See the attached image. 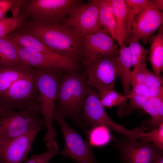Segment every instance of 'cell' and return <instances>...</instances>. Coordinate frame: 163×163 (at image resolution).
<instances>
[{"label": "cell", "instance_id": "6da1fadb", "mask_svg": "<svg viewBox=\"0 0 163 163\" xmlns=\"http://www.w3.org/2000/svg\"><path fill=\"white\" fill-rule=\"evenodd\" d=\"M17 29L35 37L56 54L75 62L82 63L85 35L77 30L61 24L36 23L27 19Z\"/></svg>", "mask_w": 163, "mask_h": 163}, {"label": "cell", "instance_id": "7a4b0ae2", "mask_svg": "<svg viewBox=\"0 0 163 163\" xmlns=\"http://www.w3.org/2000/svg\"><path fill=\"white\" fill-rule=\"evenodd\" d=\"M89 88L85 73L73 71L63 73L59 80L55 107L65 117L71 118L85 133L87 129L80 115Z\"/></svg>", "mask_w": 163, "mask_h": 163}, {"label": "cell", "instance_id": "3957f363", "mask_svg": "<svg viewBox=\"0 0 163 163\" xmlns=\"http://www.w3.org/2000/svg\"><path fill=\"white\" fill-rule=\"evenodd\" d=\"M62 73L53 70L36 68V84L39 97V110L46 128L43 141L46 142L47 148L58 147L53 121L59 80Z\"/></svg>", "mask_w": 163, "mask_h": 163}, {"label": "cell", "instance_id": "277c9868", "mask_svg": "<svg viewBox=\"0 0 163 163\" xmlns=\"http://www.w3.org/2000/svg\"><path fill=\"white\" fill-rule=\"evenodd\" d=\"M81 0H21L19 13L37 24L57 25L62 24Z\"/></svg>", "mask_w": 163, "mask_h": 163}, {"label": "cell", "instance_id": "5b68a950", "mask_svg": "<svg viewBox=\"0 0 163 163\" xmlns=\"http://www.w3.org/2000/svg\"><path fill=\"white\" fill-rule=\"evenodd\" d=\"M44 126L38 108L6 110L0 116V142L12 140L32 129Z\"/></svg>", "mask_w": 163, "mask_h": 163}, {"label": "cell", "instance_id": "8992f818", "mask_svg": "<svg viewBox=\"0 0 163 163\" xmlns=\"http://www.w3.org/2000/svg\"><path fill=\"white\" fill-rule=\"evenodd\" d=\"M94 88L89 86L88 93L83 103L80 115L82 121L90 130V127L103 126L124 137L134 140L140 135L138 127L132 129L126 128L114 122L105 111Z\"/></svg>", "mask_w": 163, "mask_h": 163}, {"label": "cell", "instance_id": "52a82bcc", "mask_svg": "<svg viewBox=\"0 0 163 163\" xmlns=\"http://www.w3.org/2000/svg\"><path fill=\"white\" fill-rule=\"evenodd\" d=\"M118 56H106L82 62L86 83L97 90L99 98L108 90L114 88L116 80L121 76Z\"/></svg>", "mask_w": 163, "mask_h": 163}, {"label": "cell", "instance_id": "ba28073f", "mask_svg": "<svg viewBox=\"0 0 163 163\" xmlns=\"http://www.w3.org/2000/svg\"><path fill=\"white\" fill-rule=\"evenodd\" d=\"M0 99L7 110L39 108V97L36 68H31L27 74L15 81Z\"/></svg>", "mask_w": 163, "mask_h": 163}, {"label": "cell", "instance_id": "9c48e42d", "mask_svg": "<svg viewBox=\"0 0 163 163\" xmlns=\"http://www.w3.org/2000/svg\"><path fill=\"white\" fill-rule=\"evenodd\" d=\"M54 119L63 134L65 146L59 154L76 163H97L93 154L92 146L67 123L65 117L55 108Z\"/></svg>", "mask_w": 163, "mask_h": 163}, {"label": "cell", "instance_id": "30bf717a", "mask_svg": "<svg viewBox=\"0 0 163 163\" xmlns=\"http://www.w3.org/2000/svg\"><path fill=\"white\" fill-rule=\"evenodd\" d=\"M114 140L112 146L120 154L122 163H152L163 155V150L151 143L125 137Z\"/></svg>", "mask_w": 163, "mask_h": 163}, {"label": "cell", "instance_id": "8fae6325", "mask_svg": "<svg viewBox=\"0 0 163 163\" xmlns=\"http://www.w3.org/2000/svg\"><path fill=\"white\" fill-rule=\"evenodd\" d=\"M100 0H90L74 8L61 25L77 30L84 35L104 31L100 23Z\"/></svg>", "mask_w": 163, "mask_h": 163}, {"label": "cell", "instance_id": "7c38bea8", "mask_svg": "<svg viewBox=\"0 0 163 163\" xmlns=\"http://www.w3.org/2000/svg\"><path fill=\"white\" fill-rule=\"evenodd\" d=\"M16 46L20 60L26 67L53 70L62 73L67 71L78 72L81 69V64L66 58L55 57Z\"/></svg>", "mask_w": 163, "mask_h": 163}, {"label": "cell", "instance_id": "4fadbf2b", "mask_svg": "<svg viewBox=\"0 0 163 163\" xmlns=\"http://www.w3.org/2000/svg\"><path fill=\"white\" fill-rule=\"evenodd\" d=\"M41 128H36L12 140L0 142L2 163H24L33 143Z\"/></svg>", "mask_w": 163, "mask_h": 163}, {"label": "cell", "instance_id": "5bb4252c", "mask_svg": "<svg viewBox=\"0 0 163 163\" xmlns=\"http://www.w3.org/2000/svg\"><path fill=\"white\" fill-rule=\"evenodd\" d=\"M163 23L162 11L153 7L148 0L131 23L130 38L141 40L145 44L150 36L162 26Z\"/></svg>", "mask_w": 163, "mask_h": 163}, {"label": "cell", "instance_id": "9a60e30c", "mask_svg": "<svg viewBox=\"0 0 163 163\" xmlns=\"http://www.w3.org/2000/svg\"><path fill=\"white\" fill-rule=\"evenodd\" d=\"M113 38L105 31L85 35L82 44V63L84 60L104 56H118L119 49Z\"/></svg>", "mask_w": 163, "mask_h": 163}, {"label": "cell", "instance_id": "2e32d148", "mask_svg": "<svg viewBox=\"0 0 163 163\" xmlns=\"http://www.w3.org/2000/svg\"><path fill=\"white\" fill-rule=\"evenodd\" d=\"M115 14L116 40L120 46L129 43L131 35L128 28L126 5L125 0H111Z\"/></svg>", "mask_w": 163, "mask_h": 163}, {"label": "cell", "instance_id": "e0dca14e", "mask_svg": "<svg viewBox=\"0 0 163 163\" xmlns=\"http://www.w3.org/2000/svg\"><path fill=\"white\" fill-rule=\"evenodd\" d=\"M7 35L18 47L55 57L62 56L47 47L37 38L26 33L16 29Z\"/></svg>", "mask_w": 163, "mask_h": 163}, {"label": "cell", "instance_id": "ac0fdd59", "mask_svg": "<svg viewBox=\"0 0 163 163\" xmlns=\"http://www.w3.org/2000/svg\"><path fill=\"white\" fill-rule=\"evenodd\" d=\"M142 109L151 116L142 122V129L152 131L163 123V95L149 98Z\"/></svg>", "mask_w": 163, "mask_h": 163}, {"label": "cell", "instance_id": "d6986e66", "mask_svg": "<svg viewBox=\"0 0 163 163\" xmlns=\"http://www.w3.org/2000/svg\"><path fill=\"white\" fill-rule=\"evenodd\" d=\"M30 69L23 65H0V97L15 81L27 74Z\"/></svg>", "mask_w": 163, "mask_h": 163}, {"label": "cell", "instance_id": "ffe728a7", "mask_svg": "<svg viewBox=\"0 0 163 163\" xmlns=\"http://www.w3.org/2000/svg\"><path fill=\"white\" fill-rule=\"evenodd\" d=\"M120 46L118 59L121 71L120 77L123 88V94L126 97L129 94L131 90L132 61L129 46H126L124 44Z\"/></svg>", "mask_w": 163, "mask_h": 163}, {"label": "cell", "instance_id": "44dd1931", "mask_svg": "<svg viewBox=\"0 0 163 163\" xmlns=\"http://www.w3.org/2000/svg\"><path fill=\"white\" fill-rule=\"evenodd\" d=\"M149 60L153 70L158 77L163 69V28L161 26L153 38L150 47Z\"/></svg>", "mask_w": 163, "mask_h": 163}, {"label": "cell", "instance_id": "7402d4cb", "mask_svg": "<svg viewBox=\"0 0 163 163\" xmlns=\"http://www.w3.org/2000/svg\"><path fill=\"white\" fill-rule=\"evenodd\" d=\"M0 65H23L20 59L16 46L7 35L0 37Z\"/></svg>", "mask_w": 163, "mask_h": 163}, {"label": "cell", "instance_id": "603a6c76", "mask_svg": "<svg viewBox=\"0 0 163 163\" xmlns=\"http://www.w3.org/2000/svg\"><path fill=\"white\" fill-rule=\"evenodd\" d=\"M99 17L104 30L116 39V18L111 0H100Z\"/></svg>", "mask_w": 163, "mask_h": 163}, {"label": "cell", "instance_id": "cb8c5ba5", "mask_svg": "<svg viewBox=\"0 0 163 163\" xmlns=\"http://www.w3.org/2000/svg\"><path fill=\"white\" fill-rule=\"evenodd\" d=\"M27 19L24 14L20 13L15 17L0 18V37L6 36L21 27Z\"/></svg>", "mask_w": 163, "mask_h": 163}, {"label": "cell", "instance_id": "d4e9b609", "mask_svg": "<svg viewBox=\"0 0 163 163\" xmlns=\"http://www.w3.org/2000/svg\"><path fill=\"white\" fill-rule=\"evenodd\" d=\"M129 43L132 67L135 68L146 64V59L149 52V50L142 46L139 40L132 38H130Z\"/></svg>", "mask_w": 163, "mask_h": 163}, {"label": "cell", "instance_id": "484cf974", "mask_svg": "<svg viewBox=\"0 0 163 163\" xmlns=\"http://www.w3.org/2000/svg\"><path fill=\"white\" fill-rule=\"evenodd\" d=\"M92 128L88 134V142L92 146H103L109 142L111 137L108 128L101 126Z\"/></svg>", "mask_w": 163, "mask_h": 163}, {"label": "cell", "instance_id": "4316f807", "mask_svg": "<svg viewBox=\"0 0 163 163\" xmlns=\"http://www.w3.org/2000/svg\"><path fill=\"white\" fill-rule=\"evenodd\" d=\"M99 98L101 104L104 107L110 108L114 106L123 105V103L124 109L126 107V98L123 94L117 92L114 88L107 90Z\"/></svg>", "mask_w": 163, "mask_h": 163}, {"label": "cell", "instance_id": "83f0119b", "mask_svg": "<svg viewBox=\"0 0 163 163\" xmlns=\"http://www.w3.org/2000/svg\"><path fill=\"white\" fill-rule=\"evenodd\" d=\"M128 28L131 33V24L134 18L147 5L148 0H125Z\"/></svg>", "mask_w": 163, "mask_h": 163}, {"label": "cell", "instance_id": "f1b7e54d", "mask_svg": "<svg viewBox=\"0 0 163 163\" xmlns=\"http://www.w3.org/2000/svg\"><path fill=\"white\" fill-rule=\"evenodd\" d=\"M126 98L129 99V104L122 111L120 117L128 116L134 110L142 108L149 98L144 96L136 95H129Z\"/></svg>", "mask_w": 163, "mask_h": 163}, {"label": "cell", "instance_id": "f546056e", "mask_svg": "<svg viewBox=\"0 0 163 163\" xmlns=\"http://www.w3.org/2000/svg\"><path fill=\"white\" fill-rule=\"evenodd\" d=\"M140 140L152 143L163 150V123L154 130L145 133Z\"/></svg>", "mask_w": 163, "mask_h": 163}, {"label": "cell", "instance_id": "4dcf8cb0", "mask_svg": "<svg viewBox=\"0 0 163 163\" xmlns=\"http://www.w3.org/2000/svg\"><path fill=\"white\" fill-rule=\"evenodd\" d=\"M59 152V149L52 147L48 148L47 150L43 153L32 154L24 163H49L52 158Z\"/></svg>", "mask_w": 163, "mask_h": 163}, {"label": "cell", "instance_id": "1f68e13d", "mask_svg": "<svg viewBox=\"0 0 163 163\" xmlns=\"http://www.w3.org/2000/svg\"><path fill=\"white\" fill-rule=\"evenodd\" d=\"M132 72L131 85L133 87L137 84H144L151 71L145 64L134 68Z\"/></svg>", "mask_w": 163, "mask_h": 163}, {"label": "cell", "instance_id": "d6a6232c", "mask_svg": "<svg viewBox=\"0 0 163 163\" xmlns=\"http://www.w3.org/2000/svg\"><path fill=\"white\" fill-rule=\"evenodd\" d=\"M151 89H159L163 88V79L151 71L148 75L144 83Z\"/></svg>", "mask_w": 163, "mask_h": 163}, {"label": "cell", "instance_id": "836d02e7", "mask_svg": "<svg viewBox=\"0 0 163 163\" xmlns=\"http://www.w3.org/2000/svg\"><path fill=\"white\" fill-rule=\"evenodd\" d=\"M19 0H0V18L5 15L18 2Z\"/></svg>", "mask_w": 163, "mask_h": 163}, {"label": "cell", "instance_id": "e575fe53", "mask_svg": "<svg viewBox=\"0 0 163 163\" xmlns=\"http://www.w3.org/2000/svg\"><path fill=\"white\" fill-rule=\"evenodd\" d=\"M149 2L153 7L159 10L163 11V0H149Z\"/></svg>", "mask_w": 163, "mask_h": 163}, {"label": "cell", "instance_id": "d590c367", "mask_svg": "<svg viewBox=\"0 0 163 163\" xmlns=\"http://www.w3.org/2000/svg\"><path fill=\"white\" fill-rule=\"evenodd\" d=\"M21 0H18V3L11 8L13 17L18 15L19 14Z\"/></svg>", "mask_w": 163, "mask_h": 163}, {"label": "cell", "instance_id": "8d00e7d4", "mask_svg": "<svg viewBox=\"0 0 163 163\" xmlns=\"http://www.w3.org/2000/svg\"><path fill=\"white\" fill-rule=\"evenodd\" d=\"M7 109L5 108L2 102L0 99V116Z\"/></svg>", "mask_w": 163, "mask_h": 163}, {"label": "cell", "instance_id": "74e56055", "mask_svg": "<svg viewBox=\"0 0 163 163\" xmlns=\"http://www.w3.org/2000/svg\"><path fill=\"white\" fill-rule=\"evenodd\" d=\"M152 163H163V155L158 157Z\"/></svg>", "mask_w": 163, "mask_h": 163}, {"label": "cell", "instance_id": "f35d334b", "mask_svg": "<svg viewBox=\"0 0 163 163\" xmlns=\"http://www.w3.org/2000/svg\"><path fill=\"white\" fill-rule=\"evenodd\" d=\"M0 163H2V162L1 161H0Z\"/></svg>", "mask_w": 163, "mask_h": 163}]
</instances>
